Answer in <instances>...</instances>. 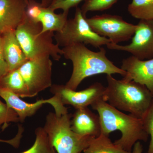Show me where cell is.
<instances>
[{"mask_svg": "<svg viewBox=\"0 0 153 153\" xmlns=\"http://www.w3.org/2000/svg\"><path fill=\"white\" fill-rule=\"evenodd\" d=\"M99 49V51L94 52L81 43L71 44L62 48L63 56L71 60L73 65L71 77L65 85L66 87L76 91L83 79L97 74L125 75V71L108 58L105 49L101 47Z\"/></svg>", "mask_w": 153, "mask_h": 153, "instance_id": "obj_1", "label": "cell"}, {"mask_svg": "<svg viewBox=\"0 0 153 153\" xmlns=\"http://www.w3.org/2000/svg\"><path fill=\"white\" fill-rule=\"evenodd\" d=\"M91 106L98 112L101 133L109 136L115 131L121 133L120 138L114 143L124 150L131 153L137 142L147 141L149 135L145 131L141 119L126 114L102 99L96 102Z\"/></svg>", "mask_w": 153, "mask_h": 153, "instance_id": "obj_2", "label": "cell"}, {"mask_svg": "<svg viewBox=\"0 0 153 153\" xmlns=\"http://www.w3.org/2000/svg\"><path fill=\"white\" fill-rule=\"evenodd\" d=\"M106 79L103 100L120 111L142 118L153 100V94L147 88L133 80H118L111 75H107Z\"/></svg>", "mask_w": 153, "mask_h": 153, "instance_id": "obj_3", "label": "cell"}, {"mask_svg": "<svg viewBox=\"0 0 153 153\" xmlns=\"http://www.w3.org/2000/svg\"><path fill=\"white\" fill-rule=\"evenodd\" d=\"M41 31L40 23H33L26 17L15 32L28 60L49 56L55 61H59L63 52L57 44L53 42L54 32L41 33Z\"/></svg>", "mask_w": 153, "mask_h": 153, "instance_id": "obj_4", "label": "cell"}, {"mask_svg": "<svg viewBox=\"0 0 153 153\" xmlns=\"http://www.w3.org/2000/svg\"><path fill=\"white\" fill-rule=\"evenodd\" d=\"M71 115H57L49 112L43 128L51 144L57 153H81L89 146L94 137L82 136L71 128Z\"/></svg>", "mask_w": 153, "mask_h": 153, "instance_id": "obj_5", "label": "cell"}, {"mask_svg": "<svg viewBox=\"0 0 153 153\" xmlns=\"http://www.w3.org/2000/svg\"><path fill=\"white\" fill-rule=\"evenodd\" d=\"M81 9L76 7L74 18L68 19L62 30L54 35L56 44L64 47L71 44L81 43L100 48L111 43L108 38L99 36L92 30Z\"/></svg>", "mask_w": 153, "mask_h": 153, "instance_id": "obj_6", "label": "cell"}, {"mask_svg": "<svg viewBox=\"0 0 153 153\" xmlns=\"http://www.w3.org/2000/svg\"><path fill=\"white\" fill-rule=\"evenodd\" d=\"M86 20L94 33L109 39L113 44L129 41L137 28V25L126 22L117 15H96L90 18L86 17Z\"/></svg>", "mask_w": 153, "mask_h": 153, "instance_id": "obj_7", "label": "cell"}, {"mask_svg": "<svg viewBox=\"0 0 153 153\" xmlns=\"http://www.w3.org/2000/svg\"><path fill=\"white\" fill-rule=\"evenodd\" d=\"M49 56L28 60L19 68L27 87L29 97L52 86V62Z\"/></svg>", "mask_w": 153, "mask_h": 153, "instance_id": "obj_8", "label": "cell"}, {"mask_svg": "<svg viewBox=\"0 0 153 153\" xmlns=\"http://www.w3.org/2000/svg\"><path fill=\"white\" fill-rule=\"evenodd\" d=\"M131 43L125 46L109 43L108 49L130 53L141 60L153 58V20H140Z\"/></svg>", "mask_w": 153, "mask_h": 153, "instance_id": "obj_9", "label": "cell"}, {"mask_svg": "<svg viewBox=\"0 0 153 153\" xmlns=\"http://www.w3.org/2000/svg\"><path fill=\"white\" fill-rule=\"evenodd\" d=\"M105 87L96 82L84 90L76 91L64 85L54 84L50 87V92L59 97L64 105H71L75 109L88 107L96 102L103 100Z\"/></svg>", "mask_w": 153, "mask_h": 153, "instance_id": "obj_10", "label": "cell"}, {"mask_svg": "<svg viewBox=\"0 0 153 153\" xmlns=\"http://www.w3.org/2000/svg\"><path fill=\"white\" fill-rule=\"evenodd\" d=\"M0 97L5 100L8 107L17 113L20 122L22 123L25 121L27 118L35 114L43 105L47 103L54 108L56 114L68 113V108L62 103L59 97L55 95L48 99H41L34 103H28L10 91L0 87Z\"/></svg>", "mask_w": 153, "mask_h": 153, "instance_id": "obj_11", "label": "cell"}, {"mask_svg": "<svg viewBox=\"0 0 153 153\" xmlns=\"http://www.w3.org/2000/svg\"><path fill=\"white\" fill-rule=\"evenodd\" d=\"M120 68L126 72L122 79L144 85L153 94V58L141 60L132 55L123 60Z\"/></svg>", "mask_w": 153, "mask_h": 153, "instance_id": "obj_12", "label": "cell"}, {"mask_svg": "<svg viewBox=\"0 0 153 153\" xmlns=\"http://www.w3.org/2000/svg\"><path fill=\"white\" fill-rule=\"evenodd\" d=\"M26 0H0V36L15 31L26 18Z\"/></svg>", "mask_w": 153, "mask_h": 153, "instance_id": "obj_13", "label": "cell"}, {"mask_svg": "<svg viewBox=\"0 0 153 153\" xmlns=\"http://www.w3.org/2000/svg\"><path fill=\"white\" fill-rule=\"evenodd\" d=\"M71 120V130L82 136L96 137L101 133L100 119L88 107L76 109Z\"/></svg>", "mask_w": 153, "mask_h": 153, "instance_id": "obj_14", "label": "cell"}, {"mask_svg": "<svg viewBox=\"0 0 153 153\" xmlns=\"http://www.w3.org/2000/svg\"><path fill=\"white\" fill-rule=\"evenodd\" d=\"M15 32H7L1 36L4 57L9 71L19 69L28 60Z\"/></svg>", "mask_w": 153, "mask_h": 153, "instance_id": "obj_15", "label": "cell"}, {"mask_svg": "<svg viewBox=\"0 0 153 153\" xmlns=\"http://www.w3.org/2000/svg\"><path fill=\"white\" fill-rule=\"evenodd\" d=\"M68 13L63 12L57 14L49 7H44L39 22L42 26L41 33L48 32H60L68 20Z\"/></svg>", "mask_w": 153, "mask_h": 153, "instance_id": "obj_16", "label": "cell"}, {"mask_svg": "<svg viewBox=\"0 0 153 153\" xmlns=\"http://www.w3.org/2000/svg\"><path fill=\"white\" fill-rule=\"evenodd\" d=\"M0 87L10 91L21 98L29 97L26 82L19 69L9 71L0 80Z\"/></svg>", "mask_w": 153, "mask_h": 153, "instance_id": "obj_17", "label": "cell"}, {"mask_svg": "<svg viewBox=\"0 0 153 153\" xmlns=\"http://www.w3.org/2000/svg\"><path fill=\"white\" fill-rule=\"evenodd\" d=\"M83 152V153H131L115 144L109 136L102 133L99 136L94 138Z\"/></svg>", "mask_w": 153, "mask_h": 153, "instance_id": "obj_18", "label": "cell"}, {"mask_svg": "<svg viewBox=\"0 0 153 153\" xmlns=\"http://www.w3.org/2000/svg\"><path fill=\"white\" fill-rule=\"evenodd\" d=\"M129 13L140 20H153V0H132L128 7Z\"/></svg>", "mask_w": 153, "mask_h": 153, "instance_id": "obj_19", "label": "cell"}, {"mask_svg": "<svg viewBox=\"0 0 153 153\" xmlns=\"http://www.w3.org/2000/svg\"><path fill=\"white\" fill-rule=\"evenodd\" d=\"M35 134L36 140L33 146L27 150L21 153H57L43 128L39 127L36 128Z\"/></svg>", "mask_w": 153, "mask_h": 153, "instance_id": "obj_20", "label": "cell"}, {"mask_svg": "<svg viewBox=\"0 0 153 153\" xmlns=\"http://www.w3.org/2000/svg\"><path fill=\"white\" fill-rule=\"evenodd\" d=\"M119 0H85L81 7L82 15L86 16L89 12L103 11L111 8Z\"/></svg>", "mask_w": 153, "mask_h": 153, "instance_id": "obj_21", "label": "cell"}, {"mask_svg": "<svg viewBox=\"0 0 153 153\" xmlns=\"http://www.w3.org/2000/svg\"><path fill=\"white\" fill-rule=\"evenodd\" d=\"M19 122L17 113L0 100V128L4 130L8 126L9 123Z\"/></svg>", "mask_w": 153, "mask_h": 153, "instance_id": "obj_22", "label": "cell"}, {"mask_svg": "<svg viewBox=\"0 0 153 153\" xmlns=\"http://www.w3.org/2000/svg\"><path fill=\"white\" fill-rule=\"evenodd\" d=\"M44 6L35 0H28L26 10V17L31 22L40 23L39 19Z\"/></svg>", "mask_w": 153, "mask_h": 153, "instance_id": "obj_23", "label": "cell"}, {"mask_svg": "<svg viewBox=\"0 0 153 153\" xmlns=\"http://www.w3.org/2000/svg\"><path fill=\"white\" fill-rule=\"evenodd\" d=\"M141 119L145 131L151 136L147 153H153V100L149 108Z\"/></svg>", "mask_w": 153, "mask_h": 153, "instance_id": "obj_24", "label": "cell"}, {"mask_svg": "<svg viewBox=\"0 0 153 153\" xmlns=\"http://www.w3.org/2000/svg\"><path fill=\"white\" fill-rule=\"evenodd\" d=\"M85 0H52L49 7L53 10H61L63 12L69 13V10L77 6Z\"/></svg>", "mask_w": 153, "mask_h": 153, "instance_id": "obj_25", "label": "cell"}, {"mask_svg": "<svg viewBox=\"0 0 153 153\" xmlns=\"http://www.w3.org/2000/svg\"><path fill=\"white\" fill-rule=\"evenodd\" d=\"M24 129L22 125L19 126V130L16 135L13 138L8 140H2L0 139V143H4L9 144L13 146V147L18 148L20 144V142L22 137V134L24 132Z\"/></svg>", "mask_w": 153, "mask_h": 153, "instance_id": "obj_26", "label": "cell"}, {"mask_svg": "<svg viewBox=\"0 0 153 153\" xmlns=\"http://www.w3.org/2000/svg\"><path fill=\"white\" fill-rule=\"evenodd\" d=\"M8 72V68L3 53L1 37L0 36V80Z\"/></svg>", "mask_w": 153, "mask_h": 153, "instance_id": "obj_27", "label": "cell"}, {"mask_svg": "<svg viewBox=\"0 0 153 153\" xmlns=\"http://www.w3.org/2000/svg\"><path fill=\"white\" fill-rule=\"evenodd\" d=\"M143 145L140 141H138L134 145L131 153H143Z\"/></svg>", "mask_w": 153, "mask_h": 153, "instance_id": "obj_28", "label": "cell"}, {"mask_svg": "<svg viewBox=\"0 0 153 153\" xmlns=\"http://www.w3.org/2000/svg\"><path fill=\"white\" fill-rule=\"evenodd\" d=\"M52 0H41V4L44 7H49Z\"/></svg>", "mask_w": 153, "mask_h": 153, "instance_id": "obj_29", "label": "cell"}, {"mask_svg": "<svg viewBox=\"0 0 153 153\" xmlns=\"http://www.w3.org/2000/svg\"><path fill=\"white\" fill-rule=\"evenodd\" d=\"M26 1H27V3H28V0H26Z\"/></svg>", "mask_w": 153, "mask_h": 153, "instance_id": "obj_30", "label": "cell"}, {"mask_svg": "<svg viewBox=\"0 0 153 153\" xmlns=\"http://www.w3.org/2000/svg\"><path fill=\"white\" fill-rule=\"evenodd\" d=\"M0 153H1V152H0Z\"/></svg>", "mask_w": 153, "mask_h": 153, "instance_id": "obj_31", "label": "cell"}]
</instances>
